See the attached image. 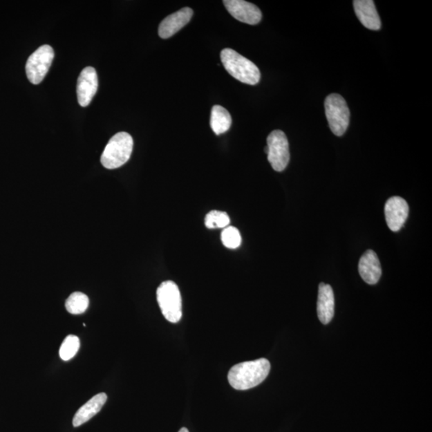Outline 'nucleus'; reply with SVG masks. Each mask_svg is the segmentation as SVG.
<instances>
[{"label": "nucleus", "mask_w": 432, "mask_h": 432, "mask_svg": "<svg viewBox=\"0 0 432 432\" xmlns=\"http://www.w3.org/2000/svg\"><path fill=\"white\" fill-rule=\"evenodd\" d=\"M324 106L330 129L335 135L342 136L350 122V111L345 100L341 95L331 94L325 100Z\"/></svg>", "instance_id": "39448f33"}, {"label": "nucleus", "mask_w": 432, "mask_h": 432, "mask_svg": "<svg viewBox=\"0 0 432 432\" xmlns=\"http://www.w3.org/2000/svg\"><path fill=\"white\" fill-rule=\"evenodd\" d=\"M89 306V299L82 292H74L65 303L66 309L70 314H79L86 311Z\"/></svg>", "instance_id": "f3484780"}, {"label": "nucleus", "mask_w": 432, "mask_h": 432, "mask_svg": "<svg viewBox=\"0 0 432 432\" xmlns=\"http://www.w3.org/2000/svg\"><path fill=\"white\" fill-rule=\"evenodd\" d=\"M232 116L222 106L215 105L212 109L211 128L217 135L225 133L230 129Z\"/></svg>", "instance_id": "dca6fc26"}, {"label": "nucleus", "mask_w": 432, "mask_h": 432, "mask_svg": "<svg viewBox=\"0 0 432 432\" xmlns=\"http://www.w3.org/2000/svg\"><path fill=\"white\" fill-rule=\"evenodd\" d=\"M355 12L361 24L370 30H378L381 21L373 0H355Z\"/></svg>", "instance_id": "4468645a"}, {"label": "nucleus", "mask_w": 432, "mask_h": 432, "mask_svg": "<svg viewBox=\"0 0 432 432\" xmlns=\"http://www.w3.org/2000/svg\"><path fill=\"white\" fill-rule=\"evenodd\" d=\"M223 245L227 248L236 249L241 246L242 238L237 228L228 226L223 228L221 233Z\"/></svg>", "instance_id": "aec40b11"}, {"label": "nucleus", "mask_w": 432, "mask_h": 432, "mask_svg": "<svg viewBox=\"0 0 432 432\" xmlns=\"http://www.w3.org/2000/svg\"><path fill=\"white\" fill-rule=\"evenodd\" d=\"M230 225L229 216L226 212L212 211L206 216L205 225L209 229L225 228Z\"/></svg>", "instance_id": "6ab92c4d"}, {"label": "nucleus", "mask_w": 432, "mask_h": 432, "mask_svg": "<svg viewBox=\"0 0 432 432\" xmlns=\"http://www.w3.org/2000/svg\"><path fill=\"white\" fill-rule=\"evenodd\" d=\"M158 301L162 316L167 321L176 323L182 318V298L176 283L169 281L162 282L157 289Z\"/></svg>", "instance_id": "20e7f679"}, {"label": "nucleus", "mask_w": 432, "mask_h": 432, "mask_svg": "<svg viewBox=\"0 0 432 432\" xmlns=\"http://www.w3.org/2000/svg\"><path fill=\"white\" fill-rule=\"evenodd\" d=\"M99 81L95 68H85L81 72L77 82V97L81 106H88L96 93H97Z\"/></svg>", "instance_id": "9d476101"}, {"label": "nucleus", "mask_w": 432, "mask_h": 432, "mask_svg": "<svg viewBox=\"0 0 432 432\" xmlns=\"http://www.w3.org/2000/svg\"><path fill=\"white\" fill-rule=\"evenodd\" d=\"M267 160L274 171L285 170L290 161L289 144L287 136L281 130L273 131L267 139Z\"/></svg>", "instance_id": "0eeeda50"}, {"label": "nucleus", "mask_w": 432, "mask_h": 432, "mask_svg": "<svg viewBox=\"0 0 432 432\" xmlns=\"http://www.w3.org/2000/svg\"><path fill=\"white\" fill-rule=\"evenodd\" d=\"M55 57L53 48L49 45H43L30 55L26 64L28 79L33 84L42 82L48 73Z\"/></svg>", "instance_id": "423d86ee"}, {"label": "nucleus", "mask_w": 432, "mask_h": 432, "mask_svg": "<svg viewBox=\"0 0 432 432\" xmlns=\"http://www.w3.org/2000/svg\"><path fill=\"white\" fill-rule=\"evenodd\" d=\"M133 139L126 132H119L110 140L101 156L106 169H119L128 162L133 150Z\"/></svg>", "instance_id": "7ed1b4c3"}, {"label": "nucleus", "mask_w": 432, "mask_h": 432, "mask_svg": "<svg viewBox=\"0 0 432 432\" xmlns=\"http://www.w3.org/2000/svg\"><path fill=\"white\" fill-rule=\"evenodd\" d=\"M179 432H189L186 428H182Z\"/></svg>", "instance_id": "412c9836"}, {"label": "nucleus", "mask_w": 432, "mask_h": 432, "mask_svg": "<svg viewBox=\"0 0 432 432\" xmlns=\"http://www.w3.org/2000/svg\"><path fill=\"white\" fill-rule=\"evenodd\" d=\"M80 347V341L78 337L69 335L64 340L59 349V357L64 361H68L75 357Z\"/></svg>", "instance_id": "a211bd4d"}, {"label": "nucleus", "mask_w": 432, "mask_h": 432, "mask_svg": "<svg viewBox=\"0 0 432 432\" xmlns=\"http://www.w3.org/2000/svg\"><path fill=\"white\" fill-rule=\"evenodd\" d=\"M108 400V395L102 393L93 396L88 402L81 406V408L75 413L73 424L75 428H77L81 425L86 423L91 419H93L95 415H97Z\"/></svg>", "instance_id": "2eb2a0df"}, {"label": "nucleus", "mask_w": 432, "mask_h": 432, "mask_svg": "<svg viewBox=\"0 0 432 432\" xmlns=\"http://www.w3.org/2000/svg\"><path fill=\"white\" fill-rule=\"evenodd\" d=\"M223 65L227 72L241 82L256 85L261 74L257 66L231 48L223 49L220 54Z\"/></svg>", "instance_id": "f03ea898"}, {"label": "nucleus", "mask_w": 432, "mask_h": 432, "mask_svg": "<svg viewBox=\"0 0 432 432\" xmlns=\"http://www.w3.org/2000/svg\"><path fill=\"white\" fill-rule=\"evenodd\" d=\"M227 12L238 21L256 25L261 21L262 13L255 4L243 1V0H225Z\"/></svg>", "instance_id": "1a4fd4ad"}, {"label": "nucleus", "mask_w": 432, "mask_h": 432, "mask_svg": "<svg viewBox=\"0 0 432 432\" xmlns=\"http://www.w3.org/2000/svg\"><path fill=\"white\" fill-rule=\"evenodd\" d=\"M193 10L185 8L166 17L159 27V35L162 39H169L189 23Z\"/></svg>", "instance_id": "9b49d317"}, {"label": "nucleus", "mask_w": 432, "mask_h": 432, "mask_svg": "<svg viewBox=\"0 0 432 432\" xmlns=\"http://www.w3.org/2000/svg\"><path fill=\"white\" fill-rule=\"evenodd\" d=\"M264 151H265V153L267 154L268 153V149L267 147H265V149H264Z\"/></svg>", "instance_id": "4be33fe9"}, {"label": "nucleus", "mask_w": 432, "mask_h": 432, "mask_svg": "<svg viewBox=\"0 0 432 432\" xmlns=\"http://www.w3.org/2000/svg\"><path fill=\"white\" fill-rule=\"evenodd\" d=\"M384 212L389 229L399 232L408 217L409 207L403 198L393 196L386 203Z\"/></svg>", "instance_id": "6e6552de"}, {"label": "nucleus", "mask_w": 432, "mask_h": 432, "mask_svg": "<svg viewBox=\"0 0 432 432\" xmlns=\"http://www.w3.org/2000/svg\"><path fill=\"white\" fill-rule=\"evenodd\" d=\"M335 313V297L333 290L329 284L321 283L319 286L317 314L319 321L328 324Z\"/></svg>", "instance_id": "ddd939ff"}, {"label": "nucleus", "mask_w": 432, "mask_h": 432, "mask_svg": "<svg viewBox=\"0 0 432 432\" xmlns=\"http://www.w3.org/2000/svg\"><path fill=\"white\" fill-rule=\"evenodd\" d=\"M359 272L363 281L370 285L377 283L382 274L379 258L373 250H368L360 258Z\"/></svg>", "instance_id": "f8f14e48"}, {"label": "nucleus", "mask_w": 432, "mask_h": 432, "mask_svg": "<svg viewBox=\"0 0 432 432\" xmlns=\"http://www.w3.org/2000/svg\"><path fill=\"white\" fill-rule=\"evenodd\" d=\"M270 370V362L264 358L238 364L228 373V382L236 390H249L263 383Z\"/></svg>", "instance_id": "f257e3e1"}]
</instances>
